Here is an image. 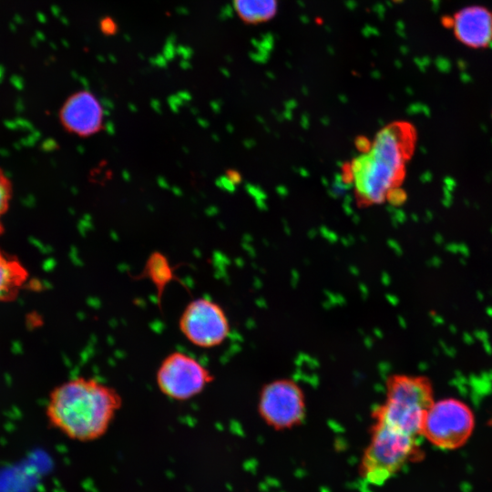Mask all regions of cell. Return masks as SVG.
<instances>
[{
	"instance_id": "obj_3",
	"label": "cell",
	"mask_w": 492,
	"mask_h": 492,
	"mask_svg": "<svg viewBox=\"0 0 492 492\" xmlns=\"http://www.w3.org/2000/svg\"><path fill=\"white\" fill-rule=\"evenodd\" d=\"M431 381L423 375L395 374L385 383L384 401L373 412V419L409 436L419 437L425 415L434 404Z\"/></svg>"
},
{
	"instance_id": "obj_15",
	"label": "cell",
	"mask_w": 492,
	"mask_h": 492,
	"mask_svg": "<svg viewBox=\"0 0 492 492\" xmlns=\"http://www.w3.org/2000/svg\"><path fill=\"white\" fill-rule=\"evenodd\" d=\"M490 423H491V425H492V420H491V422H490Z\"/></svg>"
},
{
	"instance_id": "obj_14",
	"label": "cell",
	"mask_w": 492,
	"mask_h": 492,
	"mask_svg": "<svg viewBox=\"0 0 492 492\" xmlns=\"http://www.w3.org/2000/svg\"><path fill=\"white\" fill-rule=\"evenodd\" d=\"M13 195L12 182L5 171L0 168V220L9 209ZM3 227L0 221V232Z\"/></svg>"
},
{
	"instance_id": "obj_2",
	"label": "cell",
	"mask_w": 492,
	"mask_h": 492,
	"mask_svg": "<svg viewBox=\"0 0 492 492\" xmlns=\"http://www.w3.org/2000/svg\"><path fill=\"white\" fill-rule=\"evenodd\" d=\"M415 142V131L406 123L392 124L377 134L369 151L352 166L356 190L363 200L381 202L396 190Z\"/></svg>"
},
{
	"instance_id": "obj_6",
	"label": "cell",
	"mask_w": 492,
	"mask_h": 492,
	"mask_svg": "<svg viewBox=\"0 0 492 492\" xmlns=\"http://www.w3.org/2000/svg\"><path fill=\"white\" fill-rule=\"evenodd\" d=\"M260 417L276 430L290 429L302 424L306 415V399L301 385L290 378L268 382L259 393Z\"/></svg>"
},
{
	"instance_id": "obj_9",
	"label": "cell",
	"mask_w": 492,
	"mask_h": 492,
	"mask_svg": "<svg viewBox=\"0 0 492 492\" xmlns=\"http://www.w3.org/2000/svg\"><path fill=\"white\" fill-rule=\"evenodd\" d=\"M60 119L69 132L88 137L101 128L103 110L94 95L80 91L65 102L60 111Z\"/></svg>"
},
{
	"instance_id": "obj_13",
	"label": "cell",
	"mask_w": 492,
	"mask_h": 492,
	"mask_svg": "<svg viewBox=\"0 0 492 492\" xmlns=\"http://www.w3.org/2000/svg\"><path fill=\"white\" fill-rule=\"evenodd\" d=\"M145 272L149 278L159 288L172 280V269L167 258L160 252L155 251L149 257Z\"/></svg>"
},
{
	"instance_id": "obj_10",
	"label": "cell",
	"mask_w": 492,
	"mask_h": 492,
	"mask_svg": "<svg viewBox=\"0 0 492 492\" xmlns=\"http://www.w3.org/2000/svg\"><path fill=\"white\" fill-rule=\"evenodd\" d=\"M444 23L468 46L482 48L492 43V12L486 7H465Z\"/></svg>"
},
{
	"instance_id": "obj_11",
	"label": "cell",
	"mask_w": 492,
	"mask_h": 492,
	"mask_svg": "<svg viewBox=\"0 0 492 492\" xmlns=\"http://www.w3.org/2000/svg\"><path fill=\"white\" fill-rule=\"evenodd\" d=\"M28 279L29 273L18 258L0 248V302L15 300Z\"/></svg>"
},
{
	"instance_id": "obj_8",
	"label": "cell",
	"mask_w": 492,
	"mask_h": 492,
	"mask_svg": "<svg viewBox=\"0 0 492 492\" xmlns=\"http://www.w3.org/2000/svg\"><path fill=\"white\" fill-rule=\"evenodd\" d=\"M179 328L192 344L201 348L220 345L231 333L229 319L223 308L208 298H197L184 308Z\"/></svg>"
},
{
	"instance_id": "obj_12",
	"label": "cell",
	"mask_w": 492,
	"mask_h": 492,
	"mask_svg": "<svg viewBox=\"0 0 492 492\" xmlns=\"http://www.w3.org/2000/svg\"><path fill=\"white\" fill-rule=\"evenodd\" d=\"M235 7L245 21L259 22L273 15L276 0H235Z\"/></svg>"
},
{
	"instance_id": "obj_7",
	"label": "cell",
	"mask_w": 492,
	"mask_h": 492,
	"mask_svg": "<svg viewBox=\"0 0 492 492\" xmlns=\"http://www.w3.org/2000/svg\"><path fill=\"white\" fill-rule=\"evenodd\" d=\"M213 380L209 369L182 352H173L167 355L156 374L159 391L177 401H186L196 396Z\"/></svg>"
},
{
	"instance_id": "obj_1",
	"label": "cell",
	"mask_w": 492,
	"mask_h": 492,
	"mask_svg": "<svg viewBox=\"0 0 492 492\" xmlns=\"http://www.w3.org/2000/svg\"><path fill=\"white\" fill-rule=\"evenodd\" d=\"M121 405L115 388L94 378L76 377L50 392L46 410L54 427L71 439L88 442L106 434Z\"/></svg>"
},
{
	"instance_id": "obj_4",
	"label": "cell",
	"mask_w": 492,
	"mask_h": 492,
	"mask_svg": "<svg viewBox=\"0 0 492 492\" xmlns=\"http://www.w3.org/2000/svg\"><path fill=\"white\" fill-rule=\"evenodd\" d=\"M422 456L418 437L374 420L370 441L361 460V474L368 483L381 486Z\"/></svg>"
},
{
	"instance_id": "obj_5",
	"label": "cell",
	"mask_w": 492,
	"mask_h": 492,
	"mask_svg": "<svg viewBox=\"0 0 492 492\" xmlns=\"http://www.w3.org/2000/svg\"><path fill=\"white\" fill-rule=\"evenodd\" d=\"M474 425L469 406L460 400L446 398L434 402L428 409L422 436L442 449H455L467 441Z\"/></svg>"
}]
</instances>
